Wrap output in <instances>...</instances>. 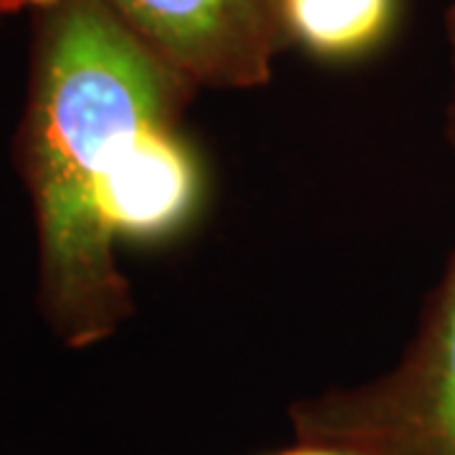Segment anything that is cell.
Listing matches in <instances>:
<instances>
[{
	"label": "cell",
	"mask_w": 455,
	"mask_h": 455,
	"mask_svg": "<svg viewBox=\"0 0 455 455\" xmlns=\"http://www.w3.org/2000/svg\"><path fill=\"white\" fill-rule=\"evenodd\" d=\"M286 44L324 59L349 61L374 51L395 26L397 0H271Z\"/></svg>",
	"instance_id": "cell-5"
},
{
	"label": "cell",
	"mask_w": 455,
	"mask_h": 455,
	"mask_svg": "<svg viewBox=\"0 0 455 455\" xmlns=\"http://www.w3.org/2000/svg\"><path fill=\"white\" fill-rule=\"evenodd\" d=\"M193 89L109 0H44L18 155L38 233L41 311L71 349L112 337L132 314L107 197L137 142L180 122Z\"/></svg>",
	"instance_id": "cell-1"
},
{
	"label": "cell",
	"mask_w": 455,
	"mask_h": 455,
	"mask_svg": "<svg viewBox=\"0 0 455 455\" xmlns=\"http://www.w3.org/2000/svg\"><path fill=\"white\" fill-rule=\"evenodd\" d=\"M445 33H448V44H451V59H453V71H455V5H451L448 16H445ZM455 109V104H453Z\"/></svg>",
	"instance_id": "cell-6"
},
{
	"label": "cell",
	"mask_w": 455,
	"mask_h": 455,
	"mask_svg": "<svg viewBox=\"0 0 455 455\" xmlns=\"http://www.w3.org/2000/svg\"><path fill=\"white\" fill-rule=\"evenodd\" d=\"M109 5L196 89L263 86L286 44L271 0H109Z\"/></svg>",
	"instance_id": "cell-3"
},
{
	"label": "cell",
	"mask_w": 455,
	"mask_h": 455,
	"mask_svg": "<svg viewBox=\"0 0 455 455\" xmlns=\"http://www.w3.org/2000/svg\"><path fill=\"white\" fill-rule=\"evenodd\" d=\"M289 415L296 440L362 455H455V256L395 370L299 400Z\"/></svg>",
	"instance_id": "cell-2"
},
{
	"label": "cell",
	"mask_w": 455,
	"mask_h": 455,
	"mask_svg": "<svg viewBox=\"0 0 455 455\" xmlns=\"http://www.w3.org/2000/svg\"><path fill=\"white\" fill-rule=\"evenodd\" d=\"M200 200V167L180 122L157 124L132 149L107 197L114 241H157L178 233Z\"/></svg>",
	"instance_id": "cell-4"
},
{
	"label": "cell",
	"mask_w": 455,
	"mask_h": 455,
	"mask_svg": "<svg viewBox=\"0 0 455 455\" xmlns=\"http://www.w3.org/2000/svg\"><path fill=\"white\" fill-rule=\"evenodd\" d=\"M266 455H283V451H278V453H266Z\"/></svg>",
	"instance_id": "cell-7"
}]
</instances>
